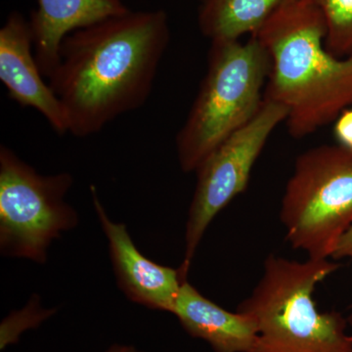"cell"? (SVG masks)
<instances>
[{"instance_id": "obj_17", "label": "cell", "mask_w": 352, "mask_h": 352, "mask_svg": "<svg viewBox=\"0 0 352 352\" xmlns=\"http://www.w3.org/2000/svg\"><path fill=\"white\" fill-rule=\"evenodd\" d=\"M347 321H349V325L352 328V314L347 317Z\"/></svg>"}, {"instance_id": "obj_14", "label": "cell", "mask_w": 352, "mask_h": 352, "mask_svg": "<svg viewBox=\"0 0 352 352\" xmlns=\"http://www.w3.org/2000/svg\"><path fill=\"white\" fill-rule=\"evenodd\" d=\"M335 135L340 145L352 150V110L346 109L335 120Z\"/></svg>"}, {"instance_id": "obj_10", "label": "cell", "mask_w": 352, "mask_h": 352, "mask_svg": "<svg viewBox=\"0 0 352 352\" xmlns=\"http://www.w3.org/2000/svg\"><path fill=\"white\" fill-rule=\"evenodd\" d=\"M129 10L124 0H38L30 25L44 78H50L56 69L62 43L69 34Z\"/></svg>"}, {"instance_id": "obj_2", "label": "cell", "mask_w": 352, "mask_h": 352, "mask_svg": "<svg viewBox=\"0 0 352 352\" xmlns=\"http://www.w3.org/2000/svg\"><path fill=\"white\" fill-rule=\"evenodd\" d=\"M326 32L314 0H294L252 34L271 58L264 99L288 110L294 138L314 133L352 105V56L331 54Z\"/></svg>"}, {"instance_id": "obj_12", "label": "cell", "mask_w": 352, "mask_h": 352, "mask_svg": "<svg viewBox=\"0 0 352 352\" xmlns=\"http://www.w3.org/2000/svg\"><path fill=\"white\" fill-rule=\"evenodd\" d=\"M199 29L212 41H240L256 34L294 0H201Z\"/></svg>"}, {"instance_id": "obj_7", "label": "cell", "mask_w": 352, "mask_h": 352, "mask_svg": "<svg viewBox=\"0 0 352 352\" xmlns=\"http://www.w3.org/2000/svg\"><path fill=\"white\" fill-rule=\"evenodd\" d=\"M281 104L263 99L258 113L221 143L195 171L197 184L185 228L179 270L187 277L208 227L224 208L247 189L252 168L271 134L288 118Z\"/></svg>"}, {"instance_id": "obj_15", "label": "cell", "mask_w": 352, "mask_h": 352, "mask_svg": "<svg viewBox=\"0 0 352 352\" xmlns=\"http://www.w3.org/2000/svg\"><path fill=\"white\" fill-rule=\"evenodd\" d=\"M332 258L333 261L349 259L352 263V226L340 238L337 249L333 252Z\"/></svg>"}, {"instance_id": "obj_8", "label": "cell", "mask_w": 352, "mask_h": 352, "mask_svg": "<svg viewBox=\"0 0 352 352\" xmlns=\"http://www.w3.org/2000/svg\"><path fill=\"white\" fill-rule=\"evenodd\" d=\"M91 190L95 212L109 242L111 259L120 289L132 302L151 309L173 314L186 277L179 268L150 261L134 245L124 223L108 217L94 186Z\"/></svg>"}, {"instance_id": "obj_5", "label": "cell", "mask_w": 352, "mask_h": 352, "mask_svg": "<svg viewBox=\"0 0 352 352\" xmlns=\"http://www.w3.org/2000/svg\"><path fill=\"white\" fill-rule=\"evenodd\" d=\"M280 219L294 249L309 258H332L352 226V150L322 145L296 157Z\"/></svg>"}, {"instance_id": "obj_11", "label": "cell", "mask_w": 352, "mask_h": 352, "mask_svg": "<svg viewBox=\"0 0 352 352\" xmlns=\"http://www.w3.org/2000/svg\"><path fill=\"white\" fill-rule=\"evenodd\" d=\"M173 314L191 337L207 342L214 352H250L258 338L251 315L230 312L184 281Z\"/></svg>"}, {"instance_id": "obj_6", "label": "cell", "mask_w": 352, "mask_h": 352, "mask_svg": "<svg viewBox=\"0 0 352 352\" xmlns=\"http://www.w3.org/2000/svg\"><path fill=\"white\" fill-rule=\"evenodd\" d=\"M73 176L41 175L6 145L0 147V251L44 263L53 240L78 222L65 197Z\"/></svg>"}, {"instance_id": "obj_16", "label": "cell", "mask_w": 352, "mask_h": 352, "mask_svg": "<svg viewBox=\"0 0 352 352\" xmlns=\"http://www.w3.org/2000/svg\"><path fill=\"white\" fill-rule=\"evenodd\" d=\"M106 352H140L135 347L129 346H120V344H113Z\"/></svg>"}, {"instance_id": "obj_4", "label": "cell", "mask_w": 352, "mask_h": 352, "mask_svg": "<svg viewBox=\"0 0 352 352\" xmlns=\"http://www.w3.org/2000/svg\"><path fill=\"white\" fill-rule=\"evenodd\" d=\"M271 71L267 50L256 36L212 41L208 69L175 138L183 173L197 168L221 143L258 113Z\"/></svg>"}, {"instance_id": "obj_1", "label": "cell", "mask_w": 352, "mask_h": 352, "mask_svg": "<svg viewBox=\"0 0 352 352\" xmlns=\"http://www.w3.org/2000/svg\"><path fill=\"white\" fill-rule=\"evenodd\" d=\"M170 41L162 9L129 10L66 36L48 83L63 106L68 133L94 135L142 107Z\"/></svg>"}, {"instance_id": "obj_9", "label": "cell", "mask_w": 352, "mask_h": 352, "mask_svg": "<svg viewBox=\"0 0 352 352\" xmlns=\"http://www.w3.org/2000/svg\"><path fill=\"white\" fill-rule=\"evenodd\" d=\"M43 76L30 21L19 12L9 14L0 29V80L13 101L38 111L58 134L68 133L63 106Z\"/></svg>"}, {"instance_id": "obj_3", "label": "cell", "mask_w": 352, "mask_h": 352, "mask_svg": "<svg viewBox=\"0 0 352 352\" xmlns=\"http://www.w3.org/2000/svg\"><path fill=\"white\" fill-rule=\"evenodd\" d=\"M340 266L331 259L298 261L270 254L258 284L237 307L258 325L250 352H352L347 318L320 311L314 298L317 285Z\"/></svg>"}, {"instance_id": "obj_13", "label": "cell", "mask_w": 352, "mask_h": 352, "mask_svg": "<svg viewBox=\"0 0 352 352\" xmlns=\"http://www.w3.org/2000/svg\"><path fill=\"white\" fill-rule=\"evenodd\" d=\"M326 25V50L338 58L352 56V0H314Z\"/></svg>"}]
</instances>
